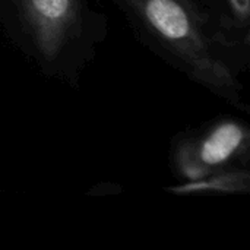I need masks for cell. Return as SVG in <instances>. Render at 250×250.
Returning <instances> with one entry per match:
<instances>
[{"label":"cell","mask_w":250,"mask_h":250,"mask_svg":"<svg viewBox=\"0 0 250 250\" xmlns=\"http://www.w3.org/2000/svg\"><path fill=\"white\" fill-rule=\"evenodd\" d=\"M138 41L182 76L249 113L250 32L224 0H110Z\"/></svg>","instance_id":"obj_1"},{"label":"cell","mask_w":250,"mask_h":250,"mask_svg":"<svg viewBox=\"0 0 250 250\" xmlns=\"http://www.w3.org/2000/svg\"><path fill=\"white\" fill-rule=\"evenodd\" d=\"M234 22L246 32H250V0H224Z\"/></svg>","instance_id":"obj_5"},{"label":"cell","mask_w":250,"mask_h":250,"mask_svg":"<svg viewBox=\"0 0 250 250\" xmlns=\"http://www.w3.org/2000/svg\"><path fill=\"white\" fill-rule=\"evenodd\" d=\"M0 32L42 78L78 88L110 23L97 0H0Z\"/></svg>","instance_id":"obj_2"},{"label":"cell","mask_w":250,"mask_h":250,"mask_svg":"<svg viewBox=\"0 0 250 250\" xmlns=\"http://www.w3.org/2000/svg\"><path fill=\"white\" fill-rule=\"evenodd\" d=\"M168 160L176 183L250 166L249 125L236 116H221L198 129L179 132L170 142Z\"/></svg>","instance_id":"obj_3"},{"label":"cell","mask_w":250,"mask_h":250,"mask_svg":"<svg viewBox=\"0 0 250 250\" xmlns=\"http://www.w3.org/2000/svg\"><path fill=\"white\" fill-rule=\"evenodd\" d=\"M250 190V166L233 167L208 174L207 177L174 183L167 188V193L176 196H220V195H248Z\"/></svg>","instance_id":"obj_4"}]
</instances>
